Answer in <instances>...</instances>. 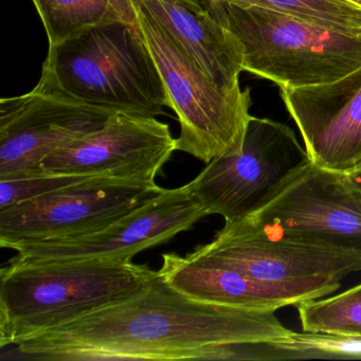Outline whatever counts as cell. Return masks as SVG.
I'll use <instances>...</instances> for the list:
<instances>
[{"label":"cell","instance_id":"6da1fadb","mask_svg":"<svg viewBox=\"0 0 361 361\" xmlns=\"http://www.w3.org/2000/svg\"><path fill=\"white\" fill-rule=\"evenodd\" d=\"M291 331L274 310L192 299L157 270L139 295L16 346L35 360H238V345L276 341Z\"/></svg>","mask_w":361,"mask_h":361},{"label":"cell","instance_id":"e0dca14e","mask_svg":"<svg viewBox=\"0 0 361 361\" xmlns=\"http://www.w3.org/2000/svg\"><path fill=\"white\" fill-rule=\"evenodd\" d=\"M305 333L361 336V284L327 299L297 305Z\"/></svg>","mask_w":361,"mask_h":361},{"label":"cell","instance_id":"44dd1931","mask_svg":"<svg viewBox=\"0 0 361 361\" xmlns=\"http://www.w3.org/2000/svg\"><path fill=\"white\" fill-rule=\"evenodd\" d=\"M113 3L115 7L117 8L123 22L128 23L134 28L139 29L136 12H135L132 0H113Z\"/></svg>","mask_w":361,"mask_h":361},{"label":"cell","instance_id":"277c9868","mask_svg":"<svg viewBox=\"0 0 361 361\" xmlns=\"http://www.w3.org/2000/svg\"><path fill=\"white\" fill-rule=\"evenodd\" d=\"M208 1L242 44L243 71L280 88L329 83L361 67V29L339 30L261 8Z\"/></svg>","mask_w":361,"mask_h":361},{"label":"cell","instance_id":"8992f818","mask_svg":"<svg viewBox=\"0 0 361 361\" xmlns=\"http://www.w3.org/2000/svg\"><path fill=\"white\" fill-rule=\"evenodd\" d=\"M312 162L289 126L251 117L238 153L215 158L185 187L207 215L246 219Z\"/></svg>","mask_w":361,"mask_h":361},{"label":"cell","instance_id":"9a60e30c","mask_svg":"<svg viewBox=\"0 0 361 361\" xmlns=\"http://www.w3.org/2000/svg\"><path fill=\"white\" fill-rule=\"evenodd\" d=\"M221 87L240 86L242 44L213 13L208 0H137Z\"/></svg>","mask_w":361,"mask_h":361},{"label":"cell","instance_id":"ba28073f","mask_svg":"<svg viewBox=\"0 0 361 361\" xmlns=\"http://www.w3.org/2000/svg\"><path fill=\"white\" fill-rule=\"evenodd\" d=\"M164 190L157 183L92 177L0 209V246L75 238L99 231Z\"/></svg>","mask_w":361,"mask_h":361},{"label":"cell","instance_id":"5bb4252c","mask_svg":"<svg viewBox=\"0 0 361 361\" xmlns=\"http://www.w3.org/2000/svg\"><path fill=\"white\" fill-rule=\"evenodd\" d=\"M160 272L164 280L183 295L207 303L257 310H276L318 299L301 289L251 278L219 265L193 252L162 255Z\"/></svg>","mask_w":361,"mask_h":361},{"label":"cell","instance_id":"d6986e66","mask_svg":"<svg viewBox=\"0 0 361 361\" xmlns=\"http://www.w3.org/2000/svg\"><path fill=\"white\" fill-rule=\"evenodd\" d=\"M280 359H361V336L295 333L268 342Z\"/></svg>","mask_w":361,"mask_h":361},{"label":"cell","instance_id":"5b68a950","mask_svg":"<svg viewBox=\"0 0 361 361\" xmlns=\"http://www.w3.org/2000/svg\"><path fill=\"white\" fill-rule=\"evenodd\" d=\"M132 3L143 41L164 80L169 107L180 126L177 151L204 164L238 153L252 117L250 90L215 83L142 5Z\"/></svg>","mask_w":361,"mask_h":361},{"label":"cell","instance_id":"9c48e42d","mask_svg":"<svg viewBox=\"0 0 361 361\" xmlns=\"http://www.w3.org/2000/svg\"><path fill=\"white\" fill-rule=\"evenodd\" d=\"M238 221L278 238L361 253V195L348 173L310 162L271 202Z\"/></svg>","mask_w":361,"mask_h":361},{"label":"cell","instance_id":"7c38bea8","mask_svg":"<svg viewBox=\"0 0 361 361\" xmlns=\"http://www.w3.org/2000/svg\"><path fill=\"white\" fill-rule=\"evenodd\" d=\"M175 151L176 138L168 124L118 113L100 130L54 152L42 162L41 170L155 183Z\"/></svg>","mask_w":361,"mask_h":361},{"label":"cell","instance_id":"7402d4cb","mask_svg":"<svg viewBox=\"0 0 361 361\" xmlns=\"http://www.w3.org/2000/svg\"><path fill=\"white\" fill-rule=\"evenodd\" d=\"M350 175V179L354 183L355 187L358 190L359 193L361 195V166L357 168L356 170L352 171L350 173H348Z\"/></svg>","mask_w":361,"mask_h":361},{"label":"cell","instance_id":"30bf717a","mask_svg":"<svg viewBox=\"0 0 361 361\" xmlns=\"http://www.w3.org/2000/svg\"><path fill=\"white\" fill-rule=\"evenodd\" d=\"M116 114L65 94L41 75L31 92L0 100V179L39 172L46 158Z\"/></svg>","mask_w":361,"mask_h":361},{"label":"cell","instance_id":"ac0fdd59","mask_svg":"<svg viewBox=\"0 0 361 361\" xmlns=\"http://www.w3.org/2000/svg\"><path fill=\"white\" fill-rule=\"evenodd\" d=\"M240 7H255L339 30H360L361 9L344 0H213Z\"/></svg>","mask_w":361,"mask_h":361},{"label":"cell","instance_id":"3957f363","mask_svg":"<svg viewBox=\"0 0 361 361\" xmlns=\"http://www.w3.org/2000/svg\"><path fill=\"white\" fill-rule=\"evenodd\" d=\"M42 77L82 102L115 113L156 118L169 107L164 80L140 29L123 20L49 48Z\"/></svg>","mask_w":361,"mask_h":361},{"label":"cell","instance_id":"8fae6325","mask_svg":"<svg viewBox=\"0 0 361 361\" xmlns=\"http://www.w3.org/2000/svg\"><path fill=\"white\" fill-rule=\"evenodd\" d=\"M207 216L185 185L155 197L99 231L16 247L20 262L83 259L133 261L141 251L164 244Z\"/></svg>","mask_w":361,"mask_h":361},{"label":"cell","instance_id":"603a6c76","mask_svg":"<svg viewBox=\"0 0 361 361\" xmlns=\"http://www.w3.org/2000/svg\"><path fill=\"white\" fill-rule=\"evenodd\" d=\"M346 3L350 4V5L355 6V7L361 9V0H344Z\"/></svg>","mask_w":361,"mask_h":361},{"label":"cell","instance_id":"ffe728a7","mask_svg":"<svg viewBox=\"0 0 361 361\" xmlns=\"http://www.w3.org/2000/svg\"><path fill=\"white\" fill-rule=\"evenodd\" d=\"M87 178L92 177L58 174L42 170L16 178L0 179V209L22 204Z\"/></svg>","mask_w":361,"mask_h":361},{"label":"cell","instance_id":"7a4b0ae2","mask_svg":"<svg viewBox=\"0 0 361 361\" xmlns=\"http://www.w3.org/2000/svg\"><path fill=\"white\" fill-rule=\"evenodd\" d=\"M119 259L20 262L0 270V344L16 345L142 293L155 274Z\"/></svg>","mask_w":361,"mask_h":361},{"label":"cell","instance_id":"2e32d148","mask_svg":"<svg viewBox=\"0 0 361 361\" xmlns=\"http://www.w3.org/2000/svg\"><path fill=\"white\" fill-rule=\"evenodd\" d=\"M47 33L49 48L94 27L122 20L113 0H32Z\"/></svg>","mask_w":361,"mask_h":361},{"label":"cell","instance_id":"4fadbf2b","mask_svg":"<svg viewBox=\"0 0 361 361\" xmlns=\"http://www.w3.org/2000/svg\"><path fill=\"white\" fill-rule=\"evenodd\" d=\"M312 164L350 173L361 166V67L329 83L281 88Z\"/></svg>","mask_w":361,"mask_h":361},{"label":"cell","instance_id":"52a82bcc","mask_svg":"<svg viewBox=\"0 0 361 361\" xmlns=\"http://www.w3.org/2000/svg\"><path fill=\"white\" fill-rule=\"evenodd\" d=\"M197 257L264 282L301 289L318 299L335 293L342 279L361 271V253L278 238L238 221H225Z\"/></svg>","mask_w":361,"mask_h":361}]
</instances>
